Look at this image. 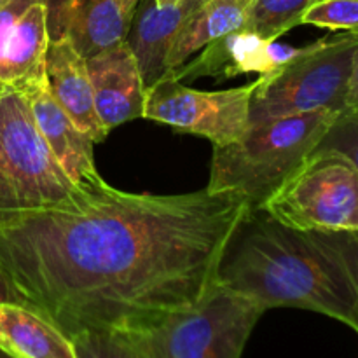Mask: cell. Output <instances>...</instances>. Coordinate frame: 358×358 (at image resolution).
Masks as SVG:
<instances>
[{
  "label": "cell",
  "instance_id": "20",
  "mask_svg": "<svg viewBox=\"0 0 358 358\" xmlns=\"http://www.w3.org/2000/svg\"><path fill=\"white\" fill-rule=\"evenodd\" d=\"M317 149L338 150L358 168V108L339 112Z\"/></svg>",
  "mask_w": 358,
  "mask_h": 358
},
{
  "label": "cell",
  "instance_id": "2",
  "mask_svg": "<svg viewBox=\"0 0 358 358\" xmlns=\"http://www.w3.org/2000/svg\"><path fill=\"white\" fill-rule=\"evenodd\" d=\"M217 278L264 310L317 311L358 334V231L297 229L248 208L227 240Z\"/></svg>",
  "mask_w": 358,
  "mask_h": 358
},
{
  "label": "cell",
  "instance_id": "14",
  "mask_svg": "<svg viewBox=\"0 0 358 358\" xmlns=\"http://www.w3.org/2000/svg\"><path fill=\"white\" fill-rule=\"evenodd\" d=\"M266 45L268 41L261 35L250 28L241 27L206 44L192 62H185L166 73L178 80L215 77L217 83L248 72L266 76L269 72Z\"/></svg>",
  "mask_w": 358,
  "mask_h": 358
},
{
  "label": "cell",
  "instance_id": "23",
  "mask_svg": "<svg viewBox=\"0 0 358 358\" xmlns=\"http://www.w3.org/2000/svg\"><path fill=\"white\" fill-rule=\"evenodd\" d=\"M0 303L23 304V301H21V297L17 296V292L14 290V287L10 285V282L7 280V276L3 275L2 269H0Z\"/></svg>",
  "mask_w": 358,
  "mask_h": 358
},
{
  "label": "cell",
  "instance_id": "26",
  "mask_svg": "<svg viewBox=\"0 0 358 358\" xmlns=\"http://www.w3.org/2000/svg\"><path fill=\"white\" fill-rule=\"evenodd\" d=\"M7 2H9V0H0V7H2L3 3H7Z\"/></svg>",
  "mask_w": 358,
  "mask_h": 358
},
{
  "label": "cell",
  "instance_id": "12",
  "mask_svg": "<svg viewBox=\"0 0 358 358\" xmlns=\"http://www.w3.org/2000/svg\"><path fill=\"white\" fill-rule=\"evenodd\" d=\"M44 73L49 91L59 107L94 143L103 142L108 131L101 124L94 107L86 58L77 51L69 35L49 41L45 49Z\"/></svg>",
  "mask_w": 358,
  "mask_h": 358
},
{
  "label": "cell",
  "instance_id": "25",
  "mask_svg": "<svg viewBox=\"0 0 358 358\" xmlns=\"http://www.w3.org/2000/svg\"><path fill=\"white\" fill-rule=\"evenodd\" d=\"M157 6H170V3H177L178 0H154Z\"/></svg>",
  "mask_w": 358,
  "mask_h": 358
},
{
  "label": "cell",
  "instance_id": "24",
  "mask_svg": "<svg viewBox=\"0 0 358 358\" xmlns=\"http://www.w3.org/2000/svg\"><path fill=\"white\" fill-rule=\"evenodd\" d=\"M121 3L129 10V13H136V7H138L140 0H121Z\"/></svg>",
  "mask_w": 358,
  "mask_h": 358
},
{
  "label": "cell",
  "instance_id": "17",
  "mask_svg": "<svg viewBox=\"0 0 358 358\" xmlns=\"http://www.w3.org/2000/svg\"><path fill=\"white\" fill-rule=\"evenodd\" d=\"M133 16L121 0H73L66 35L77 51L90 58L126 41Z\"/></svg>",
  "mask_w": 358,
  "mask_h": 358
},
{
  "label": "cell",
  "instance_id": "1",
  "mask_svg": "<svg viewBox=\"0 0 358 358\" xmlns=\"http://www.w3.org/2000/svg\"><path fill=\"white\" fill-rule=\"evenodd\" d=\"M248 208L233 192L135 194L103 180L0 220V269L24 306L87 357L117 332L198 303Z\"/></svg>",
  "mask_w": 358,
  "mask_h": 358
},
{
  "label": "cell",
  "instance_id": "3",
  "mask_svg": "<svg viewBox=\"0 0 358 358\" xmlns=\"http://www.w3.org/2000/svg\"><path fill=\"white\" fill-rule=\"evenodd\" d=\"M252 297L217 282L196 304L98 343L90 358H238L264 315Z\"/></svg>",
  "mask_w": 358,
  "mask_h": 358
},
{
  "label": "cell",
  "instance_id": "10",
  "mask_svg": "<svg viewBox=\"0 0 358 358\" xmlns=\"http://www.w3.org/2000/svg\"><path fill=\"white\" fill-rule=\"evenodd\" d=\"M94 107L107 131L143 117L145 84L128 42L105 48L86 58Z\"/></svg>",
  "mask_w": 358,
  "mask_h": 358
},
{
  "label": "cell",
  "instance_id": "22",
  "mask_svg": "<svg viewBox=\"0 0 358 358\" xmlns=\"http://www.w3.org/2000/svg\"><path fill=\"white\" fill-rule=\"evenodd\" d=\"M357 108H358V48L355 51V58H353L352 73H350L348 91H346L345 108H343V110H357Z\"/></svg>",
  "mask_w": 358,
  "mask_h": 358
},
{
  "label": "cell",
  "instance_id": "13",
  "mask_svg": "<svg viewBox=\"0 0 358 358\" xmlns=\"http://www.w3.org/2000/svg\"><path fill=\"white\" fill-rule=\"evenodd\" d=\"M205 2L206 0H178L170 6H157L154 0H147L140 9L136 7L126 42L138 63L145 90L168 72V52L178 30Z\"/></svg>",
  "mask_w": 358,
  "mask_h": 358
},
{
  "label": "cell",
  "instance_id": "6",
  "mask_svg": "<svg viewBox=\"0 0 358 358\" xmlns=\"http://www.w3.org/2000/svg\"><path fill=\"white\" fill-rule=\"evenodd\" d=\"M358 31H345L304 45L278 70L255 80L250 124L282 115L345 108Z\"/></svg>",
  "mask_w": 358,
  "mask_h": 358
},
{
  "label": "cell",
  "instance_id": "27",
  "mask_svg": "<svg viewBox=\"0 0 358 358\" xmlns=\"http://www.w3.org/2000/svg\"><path fill=\"white\" fill-rule=\"evenodd\" d=\"M2 91H3V90H2ZM2 91H0V93H2Z\"/></svg>",
  "mask_w": 358,
  "mask_h": 358
},
{
  "label": "cell",
  "instance_id": "7",
  "mask_svg": "<svg viewBox=\"0 0 358 358\" xmlns=\"http://www.w3.org/2000/svg\"><path fill=\"white\" fill-rule=\"evenodd\" d=\"M261 210L297 229L358 231V168L338 150H313Z\"/></svg>",
  "mask_w": 358,
  "mask_h": 358
},
{
  "label": "cell",
  "instance_id": "19",
  "mask_svg": "<svg viewBox=\"0 0 358 358\" xmlns=\"http://www.w3.org/2000/svg\"><path fill=\"white\" fill-rule=\"evenodd\" d=\"M303 24L329 30L358 31V0H318L306 10Z\"/></svg>",
  "mask_w": 358,
  "mask_h": 358
},
{
  "label": "cell",
  "instance_id": "15",
  "mask_svg": "<svg viewBox=\"0 0 358 358\" xmlns=\"http://www.w3.org/2000/svg\"><path fill=\"white\" fill-rule=\"evenodd\" d=\"M0 352L16 358H79L58 327L20 303H0Z\"/></svg>",
  "mask_w": 358,
  "mask_h": 358
},
{
  "label": "cell",
  "instance_id": "9",
  "mask_svg": "<svg viewBox=\"0 0 358 358\" xmlns=\"http://www.w3.org/2000/svg\"><path fill=\"white\" fill-rule=\"evenodd\" d=\"M49 44L45 10L38 0H9L0 7V91H24L45 79Z\"/></svg>",
  "mask_w": 358,
  "mask_h": 358
},
{
  "label": "cell",
  "instance_id": "18",
  "mask_svg": "<svg viewBox=\"0 0 358 358\" xmlns=\"http://www.w3.org/2000/svg\"><path fill=\"white\" fill-rule=\"evenodd\" d=\"M318 0H252L245 27L271 42L297 24Z\"/></svg>",
  "mask_w": 358,
  "mask_h": 358
},
{
  "label": "cell",
  "instance_id": "16",
  "mask_svg": "<svg viewBox=\"0 0 358 358\" xmlns=\"http://www.w3.org/2000/svg\"><path fill=\"white\" fill-rule=\"evenodd\" d=\"M252 0H206L187 17L175 37L166 58V69L184 65L194 52L215 38L245 27Z\"/></svg>",
  "mask_w": 358,
  "mask_h": 358
},
{
  "label": "cell",
  "instance_id": "8",
  "mask_svg": "<svg viewBox=\"0 0 358 358\" xmlns=\"http://www.w3.org/2000/svg\"><path fill=\"white\" fill-rule=\"evenodd\" d=\"M255 80L224 91H201L170 73L145 90L143 117L177 131L208 138L213 147L236 142L250 126V100Z\"/></svg>",
  "mask_w": 358,
  "mask_h": 358
},
{
  "label": "cell",
  "instance_id": "5",
  "mask_svg": "<svg viewBox=\"0 0 358 358\" xmlns=\"http://www.w3.org/2000/svg\"><path fill=\"white\" fill-rule=\"evenodd\" d=\"M73 184L45 143L23 91L0 93V220L70 199Z\"/></svg>",
  "mask_w": 358,
  "mask_h": 358
},
{
  "label": "cell",
  "instance_id": "11",
  "mask_svg": "<svg viewBox=\"0 0 358 358\" xmlns=\"http://www.w3.org/2000/svg\"><path fill=\"white\" fill-rule=\"evenodd\" d=\"M30 101L35 122L45 143L63 170L79 189H90L103 182L94 164V142L72 121L52 98L45 79L23 91Z\"/></svg>",
  "mask_w": 358,
  "mask_h": 358
},
{
  "label": "cell",
  "instance_id": "4",
  "mask_svg": "<svg viewBox=\"0 0 358 358\" xmlns=\"http://www.w3.org/2000/svg\"><path fill=\"white\" fill-rule=\"evenodd\" d=\"M338 114L334 110H315L250 124L240 140L213 147L206 189L243 196L250 208H261L317 149Z\"/></svg>",
  "mask_w": 358,
  "mask_h": 358
},
{
  "label": "cell",
  "instance_id": "21",
  "mask_svg": "<svg viewBox=\"0 0 358 358\" xmlns=\"http://www.w3.org/2000/svg\"><path fill=\"white\" fill-rule=\"evenodd\" d=\"M45 10V23H48L49 41L65 37L69 31L70 13H72L73 0H38Z\"/></svg>",
  "mask_w": 358,
  "mask_h": 358
}]
</instances>
